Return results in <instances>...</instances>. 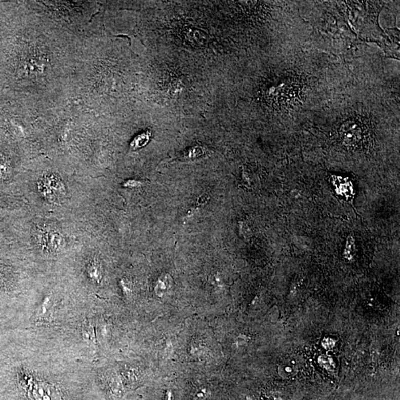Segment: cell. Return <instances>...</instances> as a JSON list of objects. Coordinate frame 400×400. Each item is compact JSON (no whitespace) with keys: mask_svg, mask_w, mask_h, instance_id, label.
<instances>
[{"mask_svg":"<svg viewBox=\"0 0 400 400\" xmlns=\"http://www.w3.org/2000/svg\"><path fill=\"white\" fill-rule=\"evenodd\" d=\"M33 396L35 400H60L57 390L45 384H38L33 387Z\"/></svg>","mask_w":400,"mask_h":400,"instance_id":"3","label":"cell"},{"mask_svg":"<svg viewBox=\"0 0 400 400\" xmlns=\"http://www.w3.org/2000/svg\"><path fill=\"white\" fill-rule=\"evenodd\" d=\"M175 33L182 43L189 47H203L209 42V35L205 30L188 22L177 24Z\"/></svg>","mask_w":400,"mask_h":400,"instance_id":"1","label":"cell"},{"mask_svg":"<svg viewBox=\"0 0 400 400\" xmlns=\"http://www.w3.org/2000/svg\"><path fill=\"white\" fill-rule=\"evenodd\" d=\"M355 240L353 236H349L347 239L346 247H345V256L346 258H351L352 249H354Z\"/></svg>","mask_w":400,"mask_h":400,"instance_id":"5","label":"cell"},{"mask_svg":"<svg viewBox=\"0 0 400 400\" xmlns=\"http://www.w3.org/2000/svg\"><path fill=\"white\" fill-rule=\"evenodd\" d=\"M203 148L196 147V148H191V149L189 150V151L187 152L186 156L188 157V159L196 158L197 156H201L203 154Z\"/></svg>","mask_w":400,"mask_h":400,"instance_id":"6","label":"cell"},{"mask_svg":"<svg viewBox=\"0 0 400 400\" xmlns=\"http://www.w3.org/2000/svg\"><path fill=\"white\" fill-rule=\"evenodd\" d=\"M340 137L342 143L346 146H355L361 141L363 129L356 121L348 120L341 126Z\"/></svg>","mask_w":400,"mask_h":400,"instance_id":"2","label":"cell"},{"mask_svg":"<svg viewBox=\"0 0 400 400\" xmlns=\"http://www.w3.org/2000/svg\"><path fill=\"white\" fill-rule=\"evenodd\" d=\"M150 137H151V132L150 131H146L139 134L131 142V149L135 150L145 146L149 142Z\"/></svg>","mask_w":400,"mask_h":400,"instance_id":"4","label":"cell"}]
</instances>
